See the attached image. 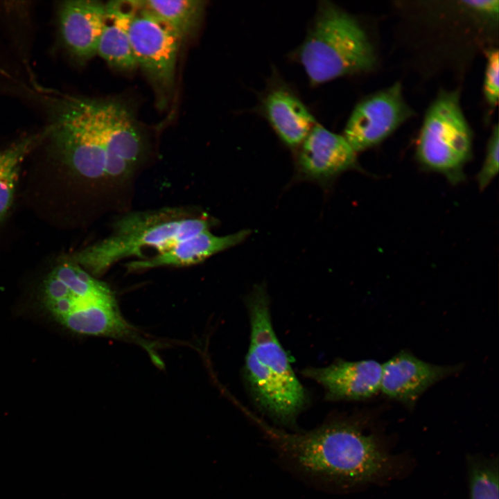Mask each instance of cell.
<instances>
[{
  "mask_svg": "<svg viewBox=\"0 0 499 499\" xmlns=\"http://www.w3.org/2000/svg\"><path fill=\"white\" fill-rule=\"evenodd\" d=\"M278 454L301 475L328 487L349 488L387 476L393 466L372 434L355 421L336 420L308 432L265 428Z\"/></svg>",
  "mask_w": 499,
  "mask_h": 499,
  "instance_id": "1",
  "label": "cell"
},
{
  "mask_svg": "<svg viewBox=\"0 0 499 499\" xmlns=\"http://www.w3.org/2000/svg\"><path fill=\"white\" fill-rule=\"evenodd\" d=\"M246 301L251 333L245 370L250 390L262 410L278 423L292 426L307 403V394L275 334L265 286H256Z\"/></svg>",
  "mask_w": 499,
  "mask_h": 499,
  "instance_id": "2",
  "label": "cell"
},
{
  "mask_svg": "<svg viewBox=\"0 0 499 499\" xmlns=\"http://www.w3.org/2000/svg\"><path fill=\"white\" fill-rule=\"evenodd\" d=\"M213 223L206 213H194L183 208H164L139 211L121 217L112 234L69 256L93 276H98L119 261L142 257V250L164 252Z\"/></svg>",
  "mask_w": 499,
  "mask_h": 499,
  "instance_id": "3",
  "label": "cell"
},
{
  "mask_svg": "<svg viewBox=\"0 0 499 499\" xmlns=\"http://www.w3.org/2000/svg\"><path fill=\"white\" fill-rule=\"evenodd\" d=\"M294 57L311 85L367 72L376 64L374 48L358 21L338 6L321 1Z\"/></svg>",
  "mask_w": 499,
  "mask_h": 499,
  "instance_id": "4",
  "label": "cell"
},
{
  "mask_svg": "<svg viewBox=\"0 0 499 499\" xmlns=\"http://www.w3.org/2000/svg\"><path fill=\"white\" fill-rule=\"evenodd\" d=\"M473 133L457 91L440 93L429 107L417 143V157L427 169L451 182L463 177L472 154Z\"/></svg>",
  "mask_w": 499,
  "mask_h": 499,
  "instance_id": "5",
  "label": "cell"
},
{
  "mask_svg": "<svg viewBox=\"0 0 499 499\" xmlns=\"http://www.w3.org/2000/svg\"><path fill=\"white\" fill-rule=\"evenodd\" d=\"M47 128L61 159L79 175L107 179V155L91 98L67 96L55 100Z\"/></svg>",
  "mask_w": 499,
  "mask_h": 499,
  "instance_id": "6",
  "label": "cell"
},
{
  "mask_svg": "<svg viewBox=\"0 0 499 499\" xmlns=\"http://www.w3.org/2000/svg\"><path fill=\"white\" fill-rule=\"evenodd\" d=\"M129 37L137 64L150 80L158 105L165 106L175 85L180 39L164 22L139 4L130 25Z\"/></svg>",
  "mask_w": 499,
  "mask_h": 499,
  "instance_id": "7",
  "label": "cell"
},
{
  "mask_svg": "<svg viewBox=\"0 0 499 499\" xmlns=\"http://www.w3.org/2000/svg\"><path fill=\"white\" fill-rule=\"evenodd\" d=\"M115 300L103 282L67 257L44 279L40 304L57 323L66 329L82 313L94 304Z\"/></svg>",
  "mask_w": 499,
  "mask_h": 499,
  "instance_id": "8",
  "label": "cell"
},
{
  "mask_svg": "<svg viewBox=\"0 0 499 499\" xmlns=\"http://www.w3.org/2000/svg\"><path fill=\"white\" fill-rule=\"evenodd\" d=\"M92 110L106 152L107 179L128 177L144 150L142 133L132 111L120 100L94 98Z\"/></svg>",
  "mask_w": 499,
  "mask_h": 499,
  "instance_id": "9",
  "label": "cell"
},
{
  "mask_svg": "<svg viewBox=\"0 0 499 499\" xmlns=\"http://www.w3.org/2000/svg\"><path fill=\"white\" fill-rule=\"evenodd\" d=\"M412 114L403 96L400 83L371 94L354 107L343 136L356 152L382 142Z\"/></svg>",
  "mask_w": 499,
  "mask_h": 499,
  "instance_id": "10",
  "label": "cell"
},
{
  "mask_svg": "<svg viewBox=\"0 0 499 499\" xmlns=\"http://www.w3.org/2000/svg\"><path fill=\"white\" fill-rule=\"evenodd\" d=\"M293 182H310L327 190L344 172L358 166L357 153L342 134L316 123L295 150Z\"/></svg>",
  "mask_w": 499,
  "mask_h": 499,
  "instance_id": "11",
  "label": "cell"
},
{
  "mask_svg": "<svg viewBox=\"0 0 499 499\" xmlns=\"http://www.w3.org/2000/svg\"><path fill=\"white\" fill-rule=\"evenodd\" d=\"M380 391L388 398L413 407L429 387L459 371L462 366H442L401 351L382 365Z\"/></svg>",
  "mask_w": 499,
  "mask_h": 499,
  "instance_id": "12",
  "label": "cell"
},
{
  "mask_svg": "<svg viewBox=\"0 0 499 499\" xmlns=\"http://www.w3.org/2000/svg\"><path fill=\"white\" fill-rule=\"evenodd\" d=\"M382 371V365L374 360H338L325 367L306 369L303 374L323 387L328 400L360 401L380 391Z\"/></svg>",
  "mask_w": 499,
  "mask_h": 499,
  "instance_id": "13",
  "label": "cell"
},
{
  "mask_svg": "<svg viewBox=\"0 0 499 499\" xmlns=\"http://www.w3.org/2000/svg\"><path fill=\"white\" fill-rule=\"evenodd\" d=\"M105 17L106 5L99 1L71 0L59 6L58 21L61 40L76 60L85 62L97 55Z\"/></svg>",
  "mask_w": 499,
  "mask_h": 499,
  "instance_id": "14",
  "label": "cell"
},
{
  "mask_svg": "<svg viewBox=\"0 0 499 499\" xmlns=\"http://www.w3.org/2000/svg\"><path fill=\"white\" fill-rule=\"evenodd\" d=\"M261 111L281 142L294 150L317 123L303 101L283 82L270 85L261 99Z\"/></svg>",
  "mask_w": 499,
  "mask_h": 499,
  "instance_id": "15",
  "label": "cell"
},
{
  "mask_svg": "<svg viewBox=\"0 0 499 499\" xmlns=\"http://www.w3.org/2000/svg\"><path fill=\"white\" fill-rule=\"evenodd\" d=\"M250 234L251 230L247 229L224 236L215 235L210 229H205L180 240L150 258L132 261L127 267L130 271H139L162 266L195 265L242 243Z\"/></svg>",
  "mask_w": 499,
  "mask_h": 499,
  "instance_id": "16",
  "label": "cell"
},
{
  "mask_svg": "<svg viewBox=\"0 0 499 499\" xmlns=\"http://www.w3.org/2000/svg\"><path fill=\"white\" fill-rule=\"evenodd\" d=\"M105 5L106 17L97 55L113 68L134 70L137 64L130 44L129 28L139 1H111Z\"/></svg>",
  "mask_w": 499,
  "mask_h": 499,
  "instance_id": "17",
  "label": "cell"
},
{
  "mask_svg": "<svg viewBox=\"0 0 499 499\" xmlns=\"http://www.w3.org/2000/svg\"><path fill=\"white\" fill-rule=\"evenodd\" d=\"M139 4L166 24L181 42L197 33L206 8V1L201 0H148L139 1Z\"/></svg>",
  "mask_w": 499,
  "mask_h": 499,
  "instance_id": "18",
  "label": "cell"
},
{
  "mask_svg": "<svg viewBox=\"0 0 499 499\" xmlns=\"http://www.w3.org/2000/svg\"><path fill=\"white\" fill-rule=\"evenodd\" d=\"M46 131L24 137L0 151V224L12 206L21 165Z\"/></svg>",
  "mask_w": 499,
  "mask_h": 499,
  "instance_id": "19",
  "label": "cell"
},
{
  "mask_svg": "<svg viewBox=\"0 0 499 499\" xmlns=\"http://www.w3.org/2000/svg\"><path fill=\"white\" fill-rule=\"evenodd\" d=\"M468 473L469 499H499L497 460L470 457Z\"/></svg>",
  "mask_w": 499,
  "mask_h": 499,
  "instance_id": "20",
  "label": "cell"
},
{
  "mask_svg": "<svg viewBox=\"0 0 499 499\" xmlns=\"http://www.w3.org/2000/svg\"><path fill=\"white\" fill-rule=\"evenodd\" d=\"M499 131L496 125L489 137L482 166L478 175V183L484 189L493 180L498 171Z\"/></svg>",
  "mask_w": 499,
  "mask_h": 499,
  "instance_id": "21",
  "label": "cell"
},
{
  "mask_svg": "<svg viewBox=\"0 0 499 499\" xmlns=\"http://www.w3.org/2000/svg\"><path fill=\"white\" fill-rule=\"evenodd\" d=\"M499 54L497 49L491 50L487 56L484 79V94L491 106H496L499 96Z\"/></svg>",
  "mask_w": 499,
  "mask_h": 499,
  "instance_id": "22",
  "label": "cell"
},
{
  "mask_svg": "<svg viewBox=\"0 0 499 499\" xmlns=\"http://www.w3.org/2000/svg\"><path fill=\"white\" fill-rule=\"evenodd\" d=\"M466 6L474 11L488 15H498L499 1L498 0L464 1Z\"/></svg>",
  "mask_w": 499,
  "mask_h": 499,
  "instance_id": "23",
  "label": "cell"
}]
</instances>
